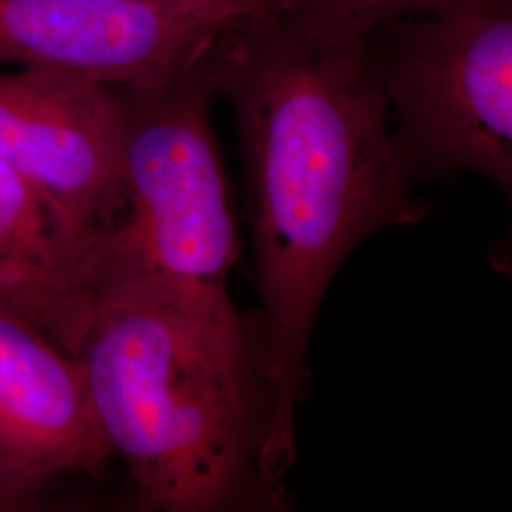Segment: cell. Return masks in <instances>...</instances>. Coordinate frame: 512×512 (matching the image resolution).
<instances>
[{"label":"cell","instance_id":"6da1fadb","mask_svg":"<svg viewBox=\"0 0 512 512\" xmlns=\"http://www.w3.org/2000/svg\"><path fill=\"white\" fill-rule=\"evenodd\" d=\"M219 95L236 112L264 308L260 471L283 490L311 329L332 277L361 241L416 224L429 207L397 162L368 38L315 37L270 10L245 16L220 37Z\"/></svg>","mask_w":512,"mask_h":512},{"label":"cell","instance_id":"7a4b0ae2","mask_svg":"<svg viewBox=\"0 0 512 512\" xmlns=\"http://www.w3.org/2000/svg\"><path fill=\"white\" fill-rule=\"evenodd\" d=\"M93 416L137 511L277 509L260 471L268 425L262 342L226 287L105 285L74 353Z\"/></svg>","mask_w":512,"mask_h":512},{"label":"cell","instance_id":"3957f363","mask_svg":"<svg viewBox=\"0 0 512 512\" xmlns=\"http://www.w3.org/2000/svg\"><path fill=\"white\" fill-rule=\"evenodd\" d=\"M220 37L169 82L114 88L122 188L101 245V289L122 279L226 287L239 247L209 116Z\"/></svg>","mask_w":512,"mask_h":512},{"label":"cell","instance_id":"277c9868","mask_svg":"<svg viewBox=\"0 0 512 512\" xmlns=\"http://www.w3.org/2000/svg\"><path fill=\"white\" fill-rule=\"evenodd\" d=\"M366 38L406 183L465 171L511 194L512 0L404 16Z\"/></svg>","mask_w":512,"mask_h":512},{"label":"cell","instance_id":"5b68a950","mask_svg":"<svg viewBox=\"0 0 512 512\" xmlns=\"http://www.w3.org/2000/svg\"><path fill=\"white\" fill-rule=\"evenodd\" d=\"M120 141L114 88L50 69L0 74V160L46 202L99 275L120 209Z\"/></svg>","mask_w":512,"mask_h":512},{"label":"cell","instance_id":"8992f818","mask_svg":"<svg viewBox=\"0 0 512 512\" xmlns=\"http://www.w3.org/2000/svg\"><path fill=\"white\" fill-rule=\"evenodd\" d=\"M241 18L160 0H0V61L109 88L160 86Z\"/></svg>","mask_w":512,"mask_h":512},{"label":"cell","instance_id":"52a82bcc","mask_svg":"<svg viewBox=\"0 0 512 512\" xmlns=\"http://www.w3.org/2000/svg\"><path fill=\"white\" fill-rule=\"evenodd\" d=\"M110 459L76 359L0 310V511L63 476L101 475Z\"/></svg>","mask_w":512,"mask_h":512},{"label":"cell","instance_id":"ba28073f","mask_svg":"<svg viewBox=\"0 0 512 512\" xmlns=\"http://www.w3.org/2000/svg\"><path fill=\"white\" fill-rule=\"evenodd\" d=\"M99 294L90 255L52 209L0 160V310L73 355Z\"/></svg>","mask_w":512,"mask_h":512},{"label":"cell","instance_id":"9c48e42d","mask_svg":"<svg viewBox=\"0 0 512 512\" xmlns=\"http://www.w3.org/2000/svg\"><path fill=\"white\" fill-rule=\"evenodd\" d=\"M475 0H268V10L330 40L366 38L387 21Z\"/></svg>","mask_w":512,"mask_h":512},{"label":"cell","instance_id":"30bf717a","mask_svg":"<svg viewBox=\"0 0 512 512\" xmlns=\"http://www.w3.org/2000/svg\"><path fill=\"white\" fill-rule=\"evenodd\" d=\"M169 4H184V6H202V8H217L234 12L238 16H251L256 12L268 10V0H160Z\"/></svg>","mask_w":512,"mask_h":512}]
</instances>
